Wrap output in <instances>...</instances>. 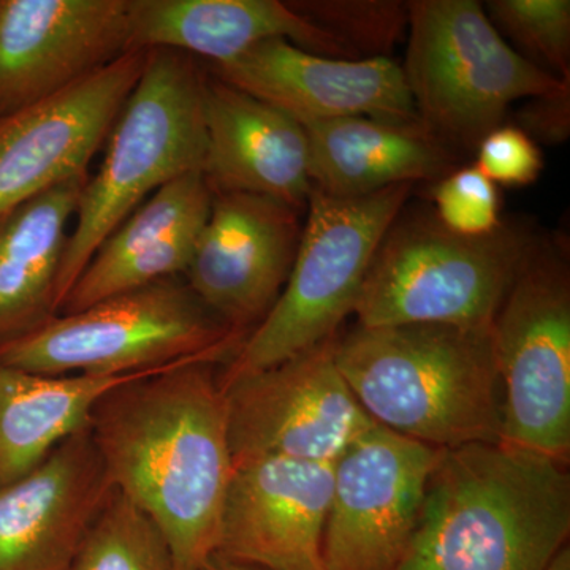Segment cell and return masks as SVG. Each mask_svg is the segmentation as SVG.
<instances>
[{"instance_id":"9c48e42d","label":"cell","mask_w":570,"mask_h":570,"mask_svg":"<svg viewBox=\"0 0 570 570\" xmlns=\"http://www.w3.org/2000/svg\"><path fill=\"white\" fill-rule=\"evenodd\" d=\"M504 395L502 444L568 464L570 281L553 246L532 245L493 321Z\"/></svg>"},{"instance_id":"8fae6325","label":"cell","mask_w":570,"mask_h":570,"mask_svg":"<svg viewBox=\"0 0 570 570\" xmlns=\"http://www.w3.org/2000/svg\"><path fill=\"white\" fill-rule=\"evenodd\" d=\"M444 450L374 423L333 463L325 570H395Z\"/></svg>"},{"instance_id":"ba28073f","label":"cell","mask_w":570,"mask_h":570,"mask_svg":"<svg viewBox=\"0 0 570 570\" xmlns=\"http://www.w3.org/2000/svg\"><path fill=\"white\" fill-rule=\"evenodd\" d=\"M407 9L401 69L420 122L448 145L478 148L510 105L570 85L513 50L475 0H412Z\"/></svg>"},{"instance_id":"5bb4252c","label":"cell","mask_w":570,"mask_h":570,"mask_svg":"<svg viewBox=\"0 0 570 570\" xmlns=\"http://www.w3.org/2000/svg\"><path fill=\"white\" fill-rule=\"evenodd\" d=\"M146 52H127L58 96L0 118V214L89 175L145 69Z\"/></svg>"},{"instance_id":"484cf974","label":"cell","mask_w":570,"mask_h":570,"mask_svg":"<svg viewBox=\"0 0 570 570\" xmlns=\"http://www.w3.org/2000/svg\"><path fill=\"white\" fill-rule=\"evenodd\" d=\"M485 11L498 32H505L531 61L542 62L560 80L570 81L569 0H491Z\"/></svg>"},{"instance_id":"44dd1931","label":"cell","mask_w":570,"mask_h":570,"mask_svg":"<svg viewBox=\"0 0 570 570\" xmlns=\"http://www.w3.org/2000/svg\"><path fill=\"white\" fill-rule=\"evenodd\" d=\"M303 127L313 189L332 197L436 183L455 170V154L448 142L420 121L351 116Z\"/></svg>"},{"instance_id":"7a4b0ae2","label":"cell","mask_w":570,"mask_h":570,"mask_svg":"<svg viewBox=\"0 0 570 570\" xmlns=\"http://www.w3.org/2000/svg\"><path fill=\"white\" fill-rule=\"evenodd\" d=\"M566 466L502 442L444 450L395 570H546L569 539Z\"/></svg>"},{"instance_id":"7402d4cb","label":"cell","mask_w":570,"mask_h":570,"mask_svg":"<svg viewBox=\"0 0 570 570\" xmlns=\"http://www.w3.org/2000/svg\"><path fill=\"white\" fill-rule=\"evenodd\" d=\"M88 178H71L0 214V344L58 314L59 273Z\"/></svg>"},{"instance_id":"52a82bcc","label":"cell","mask_w":570,"mask_h":570,"mask_svg":"<svg viewBox=\"0 0 570 570\" xmlns=\"http://www.w3.org/2000/svg\"><path fill=\"white\" fill-rule=\"evenodd\" d=\"M414 186L401 184L363 197L313 189L294 266L279 298L224 365L220 385L275 366L336 335L354 313L379 245Z\"/></svg>"},{"instance_id":"603a6c76","label":"cell","mask_w":570,"mask_h":570,"mask_svg":"<svg viewBox=\"0 0 570 570\" xmlns=\"http://www.w3.org/2000/svg\"><path fill=\"white\" fill-rule=\"evenodd\" d=\"M36 374L0 365V489L39 466L63 441L89 428L94 409L112 390L164 373Z\"/></svg>"},{"instance_id":"f1b7e54d","label":"cell","mask_w":570,"mask_h":570,"mask_svg":"<svg viewBox=\"0 0 570 570\" xmlns=\"http://www.w3.org/2000/svg\"><path fill=\"white\" fill-rule=\"evenodd\" d=\"M520 129L535 142L561 145L570 134V85L532 97L519 111Z\"/></svg>"},{"instance_id":"d6986e66","label":"cell","mask_w":570,"mask_h":570,"mask_svg":"<svg viewBox=\"0 0 570 570\" xmlns=\"http://www.w3.org/2000/svg\"><path fill=\"white\" fill-rule=\"evenodd\" d=\"M212 202L200 171L154 193L100 243L59 314L78 313L111 296L184 276Z\"/></svg>"},{"instance_id":"4316f807","label":"cell","mask_w":570,"mask_h":570,"mask_svg":"<svg viewBox=\"0 0 570 570\" xmlns=\"http://www.w3.org/2000/svg\"><path fill=\"white\" fill-rule=\"evenodd\" d=\"M434 217L452 234L479 238L502 227L497 186L478 168H460L439 179L431 190Z\"/></svg>"},{"instance_id":"5b68a950","label":"cell","mask_w":570,"mask_h":570,"mask_svg":"<svg viewBox=\"0 0 570 570\" xmlns=\"http://www.w3.org/2000/svg\"><path fill=\"white\" fill-rule=\"evenodd\" d=\"M184 277L111 296L0 344V365L36 374H127L190 358L225 363L245 343Z\"/></svg>"},{"instance_id":"d4e9b609","label":"cell","mask_w":570,"mask_h":570,"mask_svg":"<svg viewBox=\"0 0 570 570\" xmlns=\"http://www.w3.org/2000/svg\"><path fill=\"white\" fill-rule=\"evenodd\" d=\"M288 6L317 28L332 33L355 59L389 58L407 36V2L299 0Z\"/></svg>"},{"instance_id":"3957f363","label":"cell","mask_w":570,"mask_h":570,"mask_svg":"<svg viewBox=\"0 0 570 570\" xmlns=\"http://www.w3.org/2000/svg\"><path fill=\"white\" fill-rule=\"evenodd\" d=\"M336 365L363 411L441 450L501 442L504 395L493 325L356 326Z\"/></svg>"},{"instance_id":"ac0fdd59","label":"cell","mask_w":570,"mask_h":570,"mask_svg":"<svg viewBox=\"0 0 570 570\" xmlns=\"http://www.w3.org/2000/svg\"><path fill=\"white\" fill-rule=\"evenodd\" d=\"M202 175L213 194L265 195L303 209L313 193L305 127L287 112L205 77Z\"/></svg>"},{"instance_id":"9a60e30c","label":"cell","mask_w":570,"mask_h":570,"mask_svg":"<svg viewBox=\"0 0 570 570\" xmlns=\"http://www.w3.org/2000/svg\"><path fill=\"white\" fill-rule=\"evenodd\" d=\"M333 482L335 469L326 461H234L214 554L264 570H325Z\"/></svg>"},{"instance_id":"2e32d148","label":"cell","mask_w":570,"mask_h":570,"mask_svg":"<svg viewBox=\"0 0 570 570\" xmlns=\"http://www.w3.org/2000/svg\"><path fill=\"white\" fill-rule=\"evenodd\" d=\"M209 69L302 126L351 116L420 121L403 69L390 58H325L275 39Z\"/></svg>"},{"instance_id":"30bf717a","label":"cell","mask_w":570,"mask_h":570,"mask_svg":"<svg viewBox=\"0 0 570 570\" xmlns=\"http://www.w3.org/2000/svg\"><path fill=\"white\" fill-rule=\"evenodd\" d=\"M337 335L275 366L220 385L234 461L335 463L374 425L336 365Z\"/></svg>"},{"instance_id":"cb8c5ba5","label":"cell","mask_w":570,"mask_h":570,"mask_svg":"<svg viewBox=\"0 0 570 570\" xmlns=\"http://www.w3.org/2000/svg\"><path fill=\"white\" fill-rule=\"evenodd\" d=\"M66 570H174L154 521L112 490Z\"/></svg>"},{"instance_id":"f546056e","label":"cell","mask_w":570,"mask_h":570,"mask_svg":"<svg viewBox=\"0 0 570 570\" xmlns=\"http://www.w3.org/2000/svg\"><path fill=\"white\" fill-rule=\"evenodd\" d=\"M202 570H264L253 568V566L239 564V562L225 560V558L219 557V554H213L208 561L205 562L204 568Z\"/></svg>"},{"instance_id":"ffe728a7","label":"cell","mask_w":570,"mask_h":570,"mask_svg":"<svg viewBox=\"0 0 570 570\" xmlns=\"http://www.w3.org/2000/svg\"><path fill=\"white\" fill-rule=\"evenodd\" d=\"M283 39L314 55L355 59L332 33L279 0H130V51L174 50L223 66Z\"/></svg>"},{"instance_id":"4dcf8cb0","label":"cell","mask_w":570,"mask_h":570,"mask_svg":"<svg viewBox=\"0 0 570 570\" xmlns=\"http://www.w3.org/2000/svg\"><path fill=\"white\" fill-rule=\"evenodd\" d=\"M546 570H570V550L568 546L553 558Z\"/></svg>"},{"instance_id":"6da1fadb","label":"cell","mask_w":570,"mask_h":570,"mask_svg":"<svg viewBox=\"0 0 570 570\" xmlns=\"http://www.w3.org/2000/svg\"><path fill=\"white\" fill-rule=\"evenodd\" d=\"M219 365L197 360L138 379L89 420L111 489L159 528L174 570H202L216 553L234 471Z\"/></svg>"},{"instance_id":"8992f818","label":"cell","mask_w":570,"mask_h":570,"mask_svg":"<svg viewBox=\"0 0 570 570\" xmlns=\"http://www.w3.org/2000/svg\"><path fill=\"white\" fill-rule=\"evenodd\" d=\"M534 245L521 228L469 238L434 214L396 217L360 291L358 326L493 325Z\"/></svg>"},{"instance_id":"277c9868","label":"cell","mask_w":570,"mask_h":570,"mask_svg":"<svg viewBox=\"0 0 570 570\" xmlns=\"http://www.w3.org/2000/svg\"><path fill=\"white\" fill-rule=\"evenodd\" d=\"M206 71L184 52L149 50L78 202L58 279V314L100 243L157 190L204 168Z\"/></svg>"},{"instance_id":"4fadbf2b","label":"cell","mask_w":570,"mask_h":570,"mask_svg":"<svg viewBox=\"0 0 570 570\" xmlns=\"http://www.w3.org/2000/svg\"><path fill=\"white\" fill-rule=\"evenodd\" d=\"M130 52V0H0V118Z\"/></svg>"},{"instance_id":"83f0119b","label":"cell","mask_w":570,"mask_h":570,"mask_svg":"<svg viewBox=\"0 0 570 570\" xmlns=\"http://www.w3.org/2000/svg\"><path fill=\"white\" fill-rule=\"evenodd\" d=\"M474 167L494 186L523 187L538 181L543 157L519 126H499L480 140Z\"/></svg>"},{"instance_id":"e0dca14e","label":"cell","mask_w":570,"mask_h":570,"mask_svg":"<svg viewBox=\"0 0 570 570\" xmlns=\"http://www.w3.org/2000/svg\"><path fill=\"white\" fill-rule=\"evenodd\" d=\"M112 489L89 428L0 489V570H66Z\"/></svg>"},{"instance_id":"7c38bea8","label":"cell","mask_w":570,"mask_h":570,"mask_svg":"<svg viewBox=\"0 0 570 570\" xmlns=\"http://www.w3.org/2000/svg\"><path fill=\"white\" fill-rule=\"evenodd\" d=\"M302 232L295 206L265 195L213 194L184 281L214 316L247 336L279 298Z\"/></svg>"}]
</instances>
